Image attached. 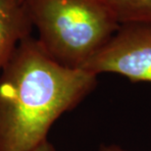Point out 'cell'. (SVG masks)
I'll use <instances>...</instances> for the list:
<instances>
[{
  "mask_svg": "<svg viewBox=\"0 0 151 151\" xmlns=\"http://www.w3.org/2000/svg\"><path fill=\"white\" fill-rule=\"evenodd\" d=\"M97 84V76L55 61L29 35L0 74V151H32L53 124Z\"/></svg>",
  "mask_w": 151,
  "mask_h": 151,
  "instance_id": "1",
  "label": "cell"
},
{
  "mask_svg": "<svg viewBox=\"0 0 151 151\" xmlns=\"http://www.w3.org/2000/svg\"><path fill=\"white\" fill-rule=\"evenodd\" d=\"M25 5L43 49L72 69L83 70L121 26L105 0H26Z\"/></svg>",
  "mask_w": 151,
  "mask_h": 151,
  "instance_id": "2",
  "label": "cell"
},
{
  "mask_svg": "<svg viewBox=\"0 0 151 151\" xmlns=\"http://www.w3.org/2000/svg\"><path fill=\"white\" fill-rule=\"evenodd\" d=\"M83 70L117 74L134 83H151V27L123 24Z\"/></svg>",
  "mask_w": 151,
  "mask_h": 151,
  "instance_id": "3",
  "label": "cell"
},
{
  "mask_svg": "<svg viewBox=\"0 0 151 151\" xmlns=\"http://www.w3.org/2000/svg\"><path fill=\"white\" fill-rule=\"evenodd\" d=\"M32 29L25 3L0 0V71L21 42L31 35Z\"/></svg>",
  "mask_w": 151,
  "mask_h": 151,
  "instance_id": "4",
  "label": "cell"
},
{
  "mask_svg": "<svg viewBox=\"0 0 151 151\" xmlns=\"http://www.w3.org/2000/svg\"><path fill=\"white\" fill-rule=\"evenodd\" d=\"M121 25L141 24L151 27V0H105Z\"/></svg>",
  "mask_w": 151,
  "mask_h": 151,
  "instance_id": "5",
  "label": "cell"
},
{
  "mask_svg": "<svg viewBox=\"0 0 151 151\" xmlns=\"http://www.w3.org/2000/svg\"><path fill=\"white\" fill-rule=\"evenodd\" d=\"M32 151H58V150H57L55 147H54V145H52L49 141L46 140Z\"/></svg>",
  "mask_w": 151,
  "mask_h": 151,
  "instance_id": "6",
  "label": "cell"
},
{
  "mask_svg": "<svg viewBox=\"0 0 151 151\" xmlns=\"http://www.w3.org/2000/svg\"><path fill=\"white\" fill-rule=\"evenodd\" d=\"M99 151H129V150L123 148L122 146L117 145V144H106V145H102Z\"/></svg>",
  "mask_w": 151,
  "mask_h": 151,
  "instance_id": "7",
  "label": "cell"
},
{
  "mask_svg": "<svg viewBox=\"0 0 151 151\" xmlns=\"http://www.w3.org/2000/svg\"><path fill=\"white\" fill-rule=\"evenodd\" d=\"M18 1H19L20 3H25V2H26V0H18Z\"/></svg>",
  "mask_w": 151,
  "mask_h": 151,
  "instance_id": "8",
  "label": "cell"
}]
</instances>
